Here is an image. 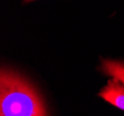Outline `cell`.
<instances>
[{
  "mask_svg": "<svg viewBox=\"0 0 124 116\" xmlns=\"http://www.w3.org/2000/svg\"><path fill=\"white\" fill-rule=\"evenodd\" d=\"M0 115L46 116L44 98L29 80L18 72L1 69Z\"/></svg>",
  "mask_w": 124,
  "mask_h": 116,
  "instance_id": "cell-1",
  "label": "cell"
},
{
  "mask_svg": "<svg viewBox=\"0 0 124 116\" xmlns=\"http://www.w3.org/2000/svg\"><path fill=\"white\" fill-rule=\"evenodd\" d=\"M98 96L110 104L124 111V85L119 80L110 79L108 84L100 90Z\"/></svg>",
  "mask_w": 124,
  "mask_h": 116,
  "instance_id": "cell-2",
  "label": "cell"
},
{
  "mask_svg": "<svg viewBox=\"0 0 124 116\" xmlns=\"http://www.w3.org/2000/svg\"><path fill=\"white\" fill-rule=\"evenodd\" d=\"M101 70L106 75L119 80L124 84V61L103 59L101 64Z\"/></svg>",
  "mask_w": 124,
  "mask_h": 116,
  "instance_id": "cell-3",
  "label": "cell"
},
{
  "mask_svg": "<svg viewBox=\"0 0 124 116\" xmlns=\"http://www.w3.org/2000/svg\"><path fill=\"white\" fill-rule=\"evenodd\" d=\"M30 1H32V0H24V2L27 3V2H30Z\"/></svg>",
  "mask_w": 124,
  "mask_h": 116,
  "instance_id": "cell-4",
  "label": "cell"
}]
</instances>
